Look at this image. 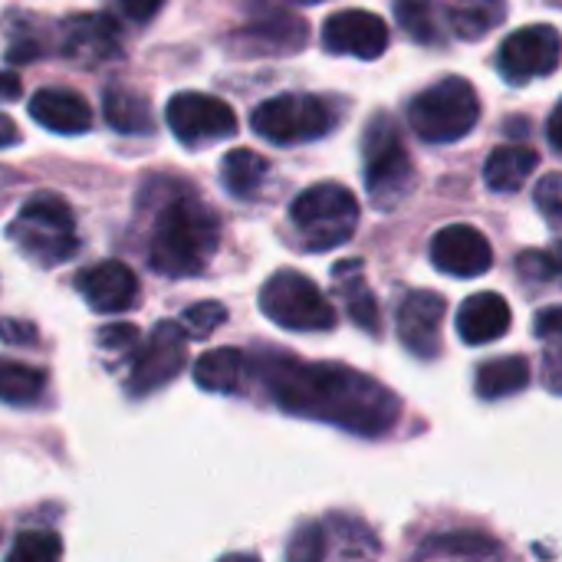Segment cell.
I'll use <instances>...</instances> for the list:
<instances>
[{
	"label": "cell",
	"instance_id": "37",
	"mask_svg": "<svg viewBox=\"0 0 562 562\" xmlns=\"http://www.w3.org/2000/svg\"><path fill=\"white\" fill-rule=\"evenodd\" d=\"M161 3H165V0H119L122 13H125L128 20H135V23H148V20L161 10Z\"/></svg>",
	"mask_w": 562,
	"mask_h": 562
},
{
	"label": "cell",
	"instance_id": "38",
	"mask_svg": "<svg viewBox=\"0 0 562 562\" xmlns=\"http://www.w3.org/2000/svg\"><path fill=\"white\" fill-rule=\"evenodd\" d=\"M560 319H562V313H560V306H547L540 316H537V323H533V333L540 336V339H560Z\"/></svg>",
	"mask_w": 562,
	"mask_h": 562
},
{
	"label": "cell",
	"instance_id": "11",
	"mask_svg": "<svg viewBox=\"0 0 562 562\" xmlns=\"http://www.w3.org/2000/svg\"><path fill=\"white\" fill-rule=\"evenodd\" d=\"M501 76L507 82H530L540 76L557 72L560 66V30L550 23H533L524 30H514L497 53Z\"/></svg>",
	"mask_w": 562,
	"mask_h": 562
},
{
	"label": "cell",
	"instance_id": "6",
	"mask_svg": "<svg viewBox=\"0 0 562 562\" xmlns=\"http://www.w3.org/2000/svg\"><path fill=\"white\" fill-rule=\"evenodd\" d=\"M290 224L296 227L306 250L323 254L342 247L359 227V201L349 188L336 181H323L306 188L290 204Z\"/></svg>",
	"mask_w": 562,
	"mask_h": 562
},
{
	"label": "cell",
	"instance_id": "27",
	"mask_svg": "<svg viewBox=\"0 0 562 562\" xmlns=\"http://www.w3.org/2000/svg\"><path fill=\"white\" fill-rule=\"evenodd\" d=\"M46 392V372L16 359H0V402L7 405H33Z\"/></svg>",
	"mask_w": 562,
	"mask_h": 562
},
{
	"label": "cell",
	"instance_id": "8",
	"mask_svg": "<svg viewBox=\"0 0 562 562\" xmlns=\"http://www.w3.org/2000/svg\"><path fill=\"white\" fill-rule=\"evenodd\" d=\"M260 313L290 333H329L336 326L326 293L296 270H277L260 286Z\"/></svg>",
	"mask_w": 562,
	"mask_h": 562
},
{
	"label": "cell",
	"instance_id": "15",
	"mask_svg": "<svg viewBox=\"0 0 562 562\" xmlns=\"http://www.w3.org/2000/svg\"><path fill=\"white\" fill-rule=\"evenodd\" d=\"M445 296L431 290H412L398 306V339L418 359H438L441 352V323H445Z\"/></svg>",
	"mask_w": 562,
	"mask_h": 562
},
{
	"label": "cell",
	"instance_id": "31",
	"mask_svg": "<svg viewBox=\"0 0 562 562\" xmlns=\"http://www.w3.org/2000/svg\"><path fill=\"white\" fill-rule=\"evenodd\" d=\"M224 323H227V306L217 300H201L181 313V329L188 339H207Z\"/></svg>",
	"mask_w": 562,
	"mask_h": 562
},
{
	"label": "cell",
	"instance_id": "12",
	"mask_svg": "<svg viewBox=\"0 0 562 562\" xmlns=\"http://www.w3.org/2000/svg\"><path fill=\"white\" fill-rule=\"evenodd\" d=\"M59 53L79 69H99L122 53V30L109 13H76L63 20Z\"/></svg>",
	"mask_w": 562,
	"mask_h": 562
},
{
	"label": "cell",
	"instance_id": "26",
	"mask_svg": "<svg viewBox=\"0 0 562 562\" xmlns=\"http://www.w3.org/2000/svg\"><path fill=\"white\" fill-rule=\"evenodd\" d=\"M504 20H507V0H454L448 7V26L454 30V36L468 43L494 33L497 26H504Z\"/></svg>",
	"mask_w": 562,
	"mask_h": 562
},
{
	"label": "cell",
	"instance_id": "5",
	"mask_svg": "<svg viewBox=\"0 0 562 562\" xmlns=\"http://www.w3.org/2000/svg\"><path fill=\"white\" fill-rule=\"evenodd\" d=\"M481 119V99L477 89L461 79V76H448L438 79L435 86H428L425 92H418L408 102V125L422 142L431 145H451L461 142L464 135L474 132Z\"/></svg>",
	"mask_w": 562,
	"mask_h": 562
},
{
	"label": "cell",
	"instance_id": "30",
	"mask_svg": "<svg viewBox=\"0 0 562 562\" xmlns=\"http://www.w3.org/2000/svg\"><path fill=\"white\" fill-rule=\"evenodd\" d=\"M59 557H63L59 537H53L49 530H23L13 540L7 562H53Z\"/></svg>",
	"mask_w": 562,
	"mask_h": 562
},
{
	"label": "cell",
	"instance_id": "7",
	"mask_svg": "<svg viewBox=\"0 0 562 562\" xmlns=\"http://www.w3.org/2000/svg\"><path fill=\"white\" fill-rule=\"evenodd\" d=\"M250 125L260 138L277 145H300L329 135L339 125V112L329 99L310 92H283L260 102L250 115Z\"/></svg>",
	"mask_w": 562,
	"mask_h": 562
},
{
	"label": "cell",
	"instance_id": "23",
	"mask_svg": "<svg viewBox=\"0 0 562 562\" xmlns=\"http://www.w3.org/2000/svg\"><path fill=\"white\" fill-rule=\"evenodd\" d=\"M102 112L105 122L122 132V135H148L155 128V115H151V102L148 95L128 89V86H112L102 95Z\"/></svg>",
	"mask_w": 562,
	"mask_h": 562
},
{
	"label": "cell",
	"instance_id": "42",
	"mask_svg": "<svg viewBox=\"0 0 562 562\" xmlns=\"http://www.w3.org/2000/svg\"><path fill=\"white\" fill-rule=\"evenodd\" d=\"M293 3H323V0H293Z\"/></svg>",
	"mask_w": 562,
	"mask_h": 562
},
{
	"label": "cell",
	"instance_id": "36",
	"mask_svg": "<svg viewBox=\"0 0 562 562\" xmlns=\"http://www.w3.org/2000/svg\"><path fill=\"white\" fill-rule=\"evenodd\" d=\"M0 339L7 346H33L40 339V333L26 319H0Z\"/></svg>",
	"mask_w": 562,
	"mask_h": 562
},
{
	"label": "cell",
	"instance_id": "35",
	"mask_svg": "<svg viewBox=\"0 0 562 562\" xmlns=\"http://www.w3.org/2000/svg\"><path fill=\"white\" fill-rule=\"evenodd\" d=\"M102 352H115V356H128L138 346V329L132 323H115V326H102L95 336Z\"/></svg>",
	"mask_w": 562,
	"mask_h": 562
},
{
	"label": "cell",
	"instance_id": "14",
	"mask_svg": "<svg viewBox=\"0 0 562 562\" xmlns=\"http://www.w3.org/2000/svg\"><path fill=\"white\" fill-rule=\"evenodd\" d=\"M323 46L336 56L379 59L389 49V26L372 10H339L323 26Z\"/></svg>",
	"mask_w": 562,
	"mask_h": 562
},
{
	"label": "cell",
	"instance_id": "19",
	"mask_svg": "<svg viewBox=\"0 0 562 562\" xmlns=\"http://www.w3.org/2000/svg\"><path fill=\"white\" fill-rule=\"evenodd\" d=\"M514 323L510 303L501 293H474L458 310V336L468 346H487L507 336Z\"/></svg>",
	"mask_w": 562,
	"mask_h": 562
},
{
	"label": "cell",
	"instance_id": "25",
	"mask_svg": "<svg viewBox=\"0 0 562 562\" xmlns=\"http://www.w3.org/2000/svg\"><path fill=\"white\" fill-rule=\"evenodd\" d=\"M244 372H247V359L240 356V349H211L194 362L198 389L214 395L237 392L244 385Z\"/></svg>",
	"mask_w": 562,
	"mask_h": 562
},
{
	"label": "cell",
	"instance_id": "34",
	"mask_svg": "<svg viewBox=\"0 0 562 562\" xmlns=\"http://www.w3.org/2000/svg\"><path fill=\"white\" fill-rule=\"evenodd\" d=\"M537 207L543 211L547 224L557 231L562 221V175L560 171H550V175H543V178H540V184H537Z\"/></svg>",
	"mask_w": 562,
	"mask_h": 562
},
{
	"label": "cell",
	"instance_id": "32",
	"mask_svg": "<svg viewBox=\"0 0 562 562\" xmlns=\"http://www.w3.org/2000/svg\"><path fill=\"white\" fill-rule=\"evenodd\" d=\"M326 553H329V530H326V524H303L293 533L290 547H286V557L293 562L323 560Z\"/></svg>",
	"mask_w": 562,
	"mask_h": 562
},
{
	"label": "cell",
	"instance_id": "9",
	"mask_svg": "<svg viewBox=\"0 0 562 562\" xmlns=\"http://www.w3.org/2000/svg\"><path fill=\"white\" fill-rule=\"evenodd\" d=\"M184 362H188V336H184L181 323L165 319L142 342V349H138V356L132 362L125 392L132 398H148L158 389H165L171 379H178Z\"/></svg>",
	"mask_w": 562,
	"mask_h": 562
},
{
	"label": "cell",
	"instance_id": "21",
	"mask_svg": "<svg viewBox=\"0 0 562 562\" xmlns=\"http://www.w3.org/2000/svg\"><path fill=\"white\" fill-rule=\"evenodd\" d=\"M540 168V155L527 145H501L491 151L487 165H484V184L494 194H514L520 191L530 175Z\"/></svg>",
	"mask_w": 562,
	"mask_h": 562
},
{
	"label": "cell",
	"instance_id": "22",
	"mask_svg": "<svg viewBox=\"0 0 562 562\" xmlns=\"http://www.w3.org/2000/svg\"><path fill=\"white\" fill-rule=\"evenodd\" d=\"M267 178H270V161L263 155H257L254 148H234L221 161V184L237 201L260 198Z\"/></svg>",
	"mask_w": 562,
	"mask_h": 562
},
{
	"label": "cell",
	"instance_id": "20",
	"mask_svg": "<svg viewBox=\"0 0 562 562\" xmlns=\"http://www.w3.org/2000/svg\"><path fill=\"white\" fill-rule=\"evenodd\" d=\"M333 283H336V293L339 300L346 303L352 323L369 333V336H379L382 333V316H379V300L375 293L369 290L366 277H362V260H342L333 267Z\"/></svg>",
	"mask_w": 562,
	"mask_h": 562
},
{
	"label": "cell",
	"instance_id": "2",
	"mask_svg": "<svg viewBox=\"0 0 562 562\" xmlns=\"http://www.w3.org/2000/svg\"><path fill=\"white\" fill-rule=\"evenodd\" d=\"M221 247V217L211 204L198 198V191L181 188L168 194L155 214L148 237V263L155 273L181 280L198 277Z\"/></svg>",
	"mask_w": 562,
	"mask_h": 562
},
{
	"label": "cell",
	"instance_id": "29",
	"mask_svg": "<svg viewBox=\"0 0 562 562\" xmlns=\"http://www.w3.org/2000/svg\"><path fill=\"white\" fill-rule=\"evenodd\" d=\"M418 553L431 557V560H441V557H497L501 547L484 533H441V537H431Z\"/></svg>",
	"mask_w": 562,
	"mask_h": 562
},
{
	"label": "cell",
	"instance_id": "28",
	"mask_svg": "<svg viewBox=\"0 0 562 562\" xmlns=\"http://www.w3.org/2000/svg\"><path fill=\"white\" fill-rule=\"evenodd\" d=\"M395 16L415 43H425V46L445 43L441 10L435 0H395Z\"/></svg>",
	"mask_w": 562,
	"mask_h": 562
},
{
	"label": "cell",
	"instance_id": "3",
	"mask_svg": "<svg viewBox=\"0 0 562 562\" xmlns=\"http://www.w3.org/2000/svg\"><path fill=\"white\" fill-rule=\"evenodd\" d=\"M362 165H366V191L379 211H395L408 201L418 184L412 155L405 151L402 132L389 112H375L362 132Z\"/></svg>",
	"mask_w": 562,
	"mask_h": 562
},
{
	"label": "cell",
	"instance_id": "18",
	"mask_svg": "<svg viewBox=\"0 0 562 562\" xmlns=\"http://www.w3.org/2000/svg\"><path fill=\"white\" fill-rule=\"evenodd\" d=\"M30 115H33V122H40L46 132H56V135H82L92 128L89 102L79 92L59 89V86L40 89L30 99Z\"/></svg>",
	"mask_w": 562,
	"mask_h": 562
},
{
	"label": "cell",
	"instance_id": "33",
	"mask_svg": "<svg viewBox=\"0 0 562 562\" xmlns=\"http://www.w3.org/2000/svg\"><path fill=\"white\" fill-rule=\"evenodd\" d=\"M517 273L524 283H553L560 277V260L547 250H524L517 257Z\"/></svg>",
	"mask_w": 562,
	"mask_h": 562
},
{
	"label": "cell",
	"instance_id": "17",
	"mask_svg": "<svg viewBox=\"0 0 562 562\" xmlns=\"http://www.w3.org/2000/svg\"><path fill=\"white\" fill-rule=\"evenodd\" d=\"M306 33H310L306 20L293 13H273L231 33L227 49L234 56H286L306 46Z\"/></svg>",
	"mask_w": 562,
	"mask_h": 562
},
{
	"label": "cell",
	"instance_id": "40",
	"mask_svg": "<svg viewBox=\"0 0 562 562\" xmlns=\"http://www.w3.org/2000/svg\"><path fill=\"white\" fill-rule=\"evenodd\" d=\"M10 145H20V128L10 115L0 112V148H10Z\"/></svg>",
	"mask_w": 562,
	"mask_h": 562
},
{
	"label": "cell",
	"instance_id": "13",
	"mask_svg": "<svg viewBox=\"0 0 562 562\" xmlns=\"http://www.w3.org/2000/svg\"><path fill=\"white\" fill-rule=\"evenodd\" d=\"M431 263L458 280H474L494 267L491 240L471 224H448L431 237Z\"/></svg>",
	"mask_w": 562,
	"mask_h": 562
},
{
	"label": "cell",
	"instance_id": "1",
	"mask_svg": "<svg viewBox=\"0 0 562 562\" xmlns=\"http://www.w3.org/2000/svg\"><path fill=\"white\" fill-rule=\"evenodd\" d=\"M254 369L267 395L286 415L326 422L362 438H382L402 418L398 395L349 366L300 362L283 349H273L257 356Z\"/></svg>",
	"mask_w": 562,
	"mask_h": 562
},
{
	"label": "cell",
	"instance_id": "10",
	"mask_svg": "<svg viewBox=\"0 0 562 562\" xmlns=\"http://www.w3.org/2000/svg\"><path fill=\"white\" fill-rule=\"evenodd\" d=\"M168 128L171 135L184 145V148H201L221 138L237 135V115L234 109L207 92H178L168 99L165 109Z\"/></svg>",
	"mask_w": 562,
	"mask_h": 562
},
{
	"label": "cell",
	"instance_id": "24",
	"mask_svg": "<svg viewBox=\"0 0 562 562\" xmlns=\"http://www.w3.org/2000/svg\"><path fill=\"white\" fill-rule=\"evenodd\" d=\"M533 382V369L524 356H504V359H491L477 369V395L484 402H501L510 395H520L527 385Z\"/></svg>",
	"mask_w": 562,
	"mask_h": 562
},
{
	"label": "cell",
	"instance_id": "41",
	"mask_svg": "<svg viewBox=\"0 0 562 562\" xmlns=\"http://www.w3.org/2000/svg\"><path fill=\"white\" fill-rule=\"evenodd\" d=\"M560 115H562V109L557 105L553 112H550V119H547V138H550V148L553 151H560V145H562V138H560Z\"/></svg>",
	"mask_w": 562,
	"mask_h": 562
},
{
	"label": "cell",
	"instance_id": "39",
	"mask_svg": "<svg viewBox=\"0 0 562 562\" xmlns=\"http://www.w3.org/2000/svg\"><path fill=\"white\" fill-rule=\"evenodd\" d=\"M20 92H23L20 76L10 72V69H3V72H0V102H13V99H20Z\"/></svg>",
	"mask_w": 562,
	"mask_h": 562
},
{
	"label": "cell",
	"instance_id": "4",
	"mask_svg": "<svg viewBox=\"0 0 562 562\" xmlns=\"http://www.w3.org/2000/svg\"><path fill=\"white\" fill-rule=\"evenodd\" d=\"M7 237L16 244V250L40 263V267H56L63 260H69L79 250V237H76V214L72 207L53 194V191H40L33 194L16 217L7 227Z\"/></svg>",
	"mask_w": 562,
	"mask_h": 562
},
{
	"label": "cell",
	"instance_id": "16",
	"mask_svg": "<svg viewBox=\"0 0 562 562\" xmlns=\"http://www.w3.org/2000/svg\"><path fill=\"white\" fill-rule=\"evenodd\" d=\"M76 290L89 303L92 313L115 316V313H125V310L135 306L138 277L122 260H102V263H92V267L79 270Z\"/></svg>",
	"mask_w": 562,
	"mask_h": 562
}]
</instances>
